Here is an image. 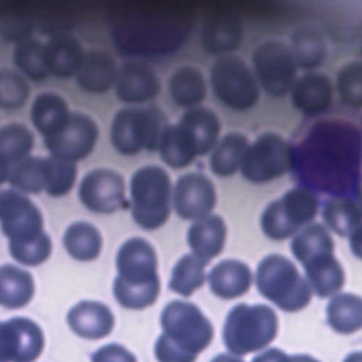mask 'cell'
I'll list each match as a JSON object with an SVG mask.
<instances>
[{
	"label": "cell",
	"mask_w": 362,
	"mask_h": 362,
	"mask_svg": "<svg viewBox=\"0 0 362 362\" xmlns=\"http://www.w3.org/2000/svg\"><path fill=\"white\" fill-rule=\"evenodd\" d=\"M215 96L233 110H246L259 99L257 81L247 64L235 55L218 58L211 68Z\"/></svg>",
	"instance_id": "8"
},
{
	"label": "cell",
	"mask_w": 362,
	"mask_h": 362,
	"mask_svg": "<svg viewBox=\"0 0 362 362\" xmlns=\"http://www.w3.org/2000/svg\"><path fill=\"white\" fill-rule=\"evenodd\" d=\"M1 31H3L4 37H8V38L20 41V40L28 37V34L31 31V25L28 23H24V21H16L11 25L6 24L1 28Z\"/></svg>",
	"instance_id": "46"
},
{
	"label": "cell",
	"mask_w": 362,
	"mask_h": 362,
	"mask_svg": "<svg viewBox=\"0 0 362 362\" xmlns=\"http://www.w3.org/2000/svg\"><path fill=\"white\" fill-rule=\"evenodd\" d=\"M165 126L167 119L157 106L124 107L112 120L110 141L119 153L126 156L143 148L154 151Z\"/></svg>",
	"instance_id": "6"
},
{
	"label": "cell",
	"mask_w": 362,
	"mask_h": 362,
	"mask_svg": "<svg viewBox=\"0 0 362 362\" xmlns=\"http://www.w3.org/2000/svg\"><path fill=\"white\" fill-rule=\"evenodd\" d=\"M199 38L208 52L225 55L239 48L243 38V25L235 16L215 14L204 21Z\"/></svg>",
	"instance_id": "19"
},
{
	"label": "cell",
	"mask_w": 362,
	"mask_h": 362,
	"mask_svg": "<svg viewBox=\"0 0 362 362\" xmlns=\"http://www.w3.org/2000/svg\"><path fill=\"white\" fill-rule=\"evenodd\" d=\"M180 123L192 136L198 156L206 154L218 141L221 124L218 116L208 107L191 106L180 119Z\"/></svg>",
	"instance_id": "28"
},
{
	"label": "cell",
	"mask_w": 362,
	"mask_h": 362,
	"mask_svg": "<svg viewBox=\"0 0 362 362\" xmlns=\"http://www.w3.org/2000/svg\"><path fill=\"white\" fill-rule=\"evenodd\" d=\"M322 218L328 226L341 236H349L361 228L359 199L351 197H334L324 204Z\"/></svg>",
	"instance_id": "33"
},
{
	"label": "cell",
	"mask_w": 362,
	"mask_h": 362,
	"mask_svg": "<svg viewBox=\"0 0 362 362\" xmlns=\"http://www.w3.org/2000/svg\"><path fill=\"white\" fill-rule=\"evenodd\" d=\"M301 187L359 199L361 132L345 120L317 123L294 148L291 168Z\"/></svg>",
	"instance_id": "1"
},
{
	"label": "cell",
	"mask_w": 362,
	"mask_h": 362,
	"mask_svg": "<svg viewBox=\"0 0 362 362\" xmlns=\"http://www.w3.org/2000/svg\"><path fill=\"white\" fill-rule=\"evenodd\" d=\"M163 335L154 354L163 362H189L204 351L214 338V328L202 311L192 303L174 300L161 313Z\"/></svg>",
	"instance_id": "2"
},
{
	"label": "cell",
	"mask_w": 362,
	"mask_h": 362,
	"mask_svg": "<svg viewBox=\"0 0 362 362\" xmlns=\"http://www.w3.org/2000/svg\"><path fill=\"white\" fill-rule=\"evenodd\" d=\"M33 144V133L20 123H11L0 129V160L10 165L25 157Z\"/></svg>",
	"instance_id": "40"
},
{
	"label": "cell",
	"mask_w": 362,
	"mask_h": 362,
	"mask_svg": "<svg viewBox=\"0 0 362 362\" xmlns=\"http://www.w3.org/2000/svg\"><path fill=\"white\" fill-rule=\"evenodd\" d=\"M168 92L175 105L191 107L206 96V83L202 72L195 66H181L168 79Z\"/></svg>",
	"instance_id": "29"
},
{
	"label": "cell",
	"mask_w": 362,
	"mask_h": 362,
	"mask_svg": "<svg viewBox=\"0 0 362 362\" xmlns=\"http://www.w3.org/2000/svg\"><path fill=\"white\" fill-rule=\"evenodd\" d=\"M78 85L89 93H105L116 81L117 65L115 58L103 49H92L83 55L76 71Z\"/></svg>",
	"instance_id": "21"
},
{
	"label": "cell",
	"mask_w": 362,
	"mask_h": 362,
	"mask_svg": "<svg viewBox=\"0 0 362 362\" xmlns=\"http://www.w3.org/2000/svg\"><path fill=\"white\" fill-rule=\"evenodd\" d=\"M277 334V315L264 304L235 305L223 324V344L236 356L260 351Z\"/></svg>",
	"instance_id": "3"
},
{
	"label": "cell",
	"mask_w": 362,
	"mask_h": 362,
	"mask_svg": "<svg viewBox=\"0 0 362 362\" xmlns=\"http://www.w3.org/2000/svg\"><path fill=\"white\" fill-rule=\"evenodd\" d=\"M338 93L341 102L354 109L361 107L362 102V66L359 61L346 64L338 72Z\"/></svg>",
	"instance_id": "42"
},
{
	"label": "cell",
	"mask_w": 362,
	"mask_h": 362,
	"mask_svg": "<svg viewBox=\"0 0 362 362\" xmlns=\"http://www.w3.org/2000/svg\"><path fill=\"white\" fill-rule=\"evenodd\" d=\"M119 280L126 284H156L160 283L157 276V255L153 246L143 238H130L119 249L116 256Z\"/></svg>",
	"instance_id": "15"
},
{
	"label": "cell",
	"mask_w": 362,
	"mask_h": 362,
	"mask_svg": "<svg viewBox=\"0 0 362 362\" xmlns=\"http://www.w3.org/2000/svg\"><path fill=\"white\" fill-rule=\"evenodd\" d=\"M216 205L212 181L199 173L184 174L174 189V208L182 219H198L208 215Z\"/></svg>",
	"instance_id": "16"
},
{
	"label": "cell",
	"mask_w": 362,
	"mask_h": 362,
	"mask_svg": "<svg viewBox=\"0 0 362 362\" xmlns=\"http://www.w3.org/2000/svg\"><path fill=\"white\" fill-rule=\"evenodd\" d=\"M256 286L263 297L284 311L303 310L311 300L308 281L281 255H269L257 264Z\"/></svg>",
	"instance_id": "4"
},
{
	"label": "cell",
	"mask_w": 362,
	"mask_h": 362,
	"mask_svg": "<svg viewBox=\"0 0 362 362\" xmlns=\"http://www.w3.org/2000/svg\"><path fill=\"white\" fill-rule=\"evenodd\" d=\"M160 88L161 85L154 69L146 62L129 61L117 69L115 89L123 102H148L160 93Z\"/></svg>",
	"instance_id": "17"
},
{
	"label": "cell",
	"mask_w": 362,
	"mask_h": 362,
	"mask_svg": "<svg viewBox=\"0 0 362 362\" xmlns=\"http://www.w3.org/2000/svg\"><path fill=\"white\" fill-rule=\"evenodd\" d=\"M327 321L339 334L358 331L362 324L361 298L352 293L335 296L327 305Z\"/></svg>",
	"instance_id": "31"
},
{
	"label": "cell",
	"mask_w": 362,
	"mask_h": 362,
	"mask_svg": "<svg viewBox=\"0 0 362 362\" xmlns=\"http://www.w3.org/2000/svg\"><path fill=\"white\" fill-rule=\"evenodd\" d=\"M320 208V201L313 189L298 187L284 197L270 202L262 214L260 226L263 233L273 240H283L300 226L311 222Z\"/></svg>",
	"instance_id": "7"
},
{
	"label": "cell",
	"mask_w": 362,
	"mask_h": 362,
	"mask_svg": "<svg viewBox=\"0 0 362 362\" xmlns=\"http://www.w3.org/2000/svg\"><path fill=\"white\" fill-rule=\"evenodd\" d=\"M28 95V83L21 75L10 69H0V106L7 109L20 107Z\"/></svg>",
	"instance_id": "44"
},
{
	"label": "cell",
	"mask_w": 362,
	"mask_h": 362,
	"mask_svg": "<svg viewBox=\"0 0 362 362\" xmlns=\"http://www.w3.org/2000/svg\"><path fill=\"white\" fill-rule=\"evenodd\" d=\"M291 54L297 66L313 69L327 57V42L321 30L314 24H301L291 34Z\"/></svg>",
	"instance_id": "27"
},
{
	"label": "cell",
	"mask_w": 362,
	"mask_h": 362,
	"mask_svg": "<svg viewBox=\"0 0 362 362\" xmlns=\"http://www.w3.org/2000/svg\"><path fill=\"white\" fill-rule=\"evenodd\" d=\"M208 281L215 296L229 300L240 297L250 288L252 272L243 262L228 259L212 267Z\"/></svg>",
	"instance_id": "25"
},
{
	"label": "cell",
	"mask_w": 362,
	"mask_h": 362,
	"mask_svg": "<svg viewBox=\"0 0 362 362\" xmlns=\"http://www.w3.org/2000/svg\"><path fill=\"white\" fill-rule=\"evenodd\" d=\"M51 239L45 232L34 239L24 242H10L11 256L23 264L37 266L45 262L51 255Z\"/></svg>",
	"instance_id": "43"
},
{
	"label": "cell",
	"mask_w": 362,
	"mask_h": 362,
	"mask_svg": "<svg viewBox=\"0 0 362 362\" xmlns=\"http://www.w3.org/2000/svg\"><path fill=\"white\" fill-rule=\"evenodd\" d=\"M79 199L93 212L112 214L126 202L124 180L113 170L96 168L81 181Z\"/></svg>",
	"instance_id": "13"
},
{
	"label": "cell",
	"mask_w": 362,
	"mask_h": 362,
	"mask_svg": "<svg viewBox=\"0 0 362 362\" xmlns=\"http://www.w3.org/2000/svg\"><path fill=\"white\" fill-rule=\"evenodd\" d=\"M334 242L328 229L321 223H311L297 233L291 240V253L304 263L311 256L320 252H332Z\"/></svg>",
	"instance_id": "39"
},
{
	"label": "cell",
	"mask_w": 362,
	"mask_h": 362,
	"mask_svg": "<svg viewBox=\"0 0 362 362\" xmlns=\"http://www.w3.org/2000/svg\"><path fill=\"white\" fill-rule=\"evenodd\" d=\"M76 178V167L74 161L59 157L47 158V192L52 197H61L71 191Z\"/></svg>",
	"instance_id": "41"
},
{
	"label": "cell",
	"mask_w": 362,
	"mask_h": 362,
	"mask_svg": "<svg viewBox=\"0 0 362 362\" xmlns=\"http://www.w3.org/2000/svg\"><path fill=\"white\" fill-rule=\"evenodd\" d=\"M92 361H136V356L132 355L127 349H124L123 346L120 345H116V344H110V345H106V346H102L99 348L92 356H90Z\"/></svg>",
	"instance_id": "45"
},
{
	"label": "cell",
	"mask_w": 362,
	"mask_h": 362,
	"mask_svg": "<svg viewBox=\"0 0 362 362\" xmlns=\"http://www.w3.org/2000/svg\"><path fill=\"white\" fill-rule=\"evenodd\" d=\"M291 168V146L277 133H263L247 146L240 163L242 175L256 184L272 181Z\"/></svg>",
	"instance_id": "9"
},
{
	"label": "cell",
	"mask_w": 362,
	"mask_h": 362,
	"mask_svg": "<svg viewBox=\"0 0 362 362\" xmlns=\"http://www.w3.org/2000/svg\"><path fill=\"white\" fill-rule=\"evenodd\" d=\"M132 215L143 229L153 230L165 223L170 215L171 181L158 165L139 168L130 181Z\"/></svg>",
	"instance_id": "5"
},
{
	"label": "cell",
	"mask_w": 362,
	"mask_h": 362,
	"mask_svg": "<svg viewBox=\"0 0 362 362\" xmlns=\"http://www.w3.org/2000/svg\"><path fill=\"white\" fill-rule=\"evenodd\" d=\"M157 150L165 164L173 168H182L189 165L198 156L195 141L189 132L178 122L164 127Z\"/></svg>",
	"instance_id": "26"
},
{
	"label": "cell",
	"mask_w": 362,
	"mask_h": 362,
	"mask_svg": "<svg viewBox=\"0 0 362 362\" xmlns=\"http://www.w3.org/2000/svg\"><path fill=\"white\" fill-rule=\"evenodd\" d=\"M0 223L10 242L30 240L44 232L40 209L27 197L11 189L0 191Z\"/></svg>",
	"instance_id": "12"
},
{
	"label": "cell",
	"mask_w": 362,
	"mask_h": 362,
	"mask_svg": "<svg viewBox=\"0 0 362 362\" xmlns=\"http://www.w3.org/2000/svg\"><path fill=\"white\" fill-rule=\"evenodd\" d=\"M10 168H11L10 164H7V163H4V161L0 160V184H3V182L8 178Z\"/></svg>",
	"instance_id": "47"
},
{
	"label": "cell",
	"mask_w": 362,
	"mask_h": 362,
	"mask_svg": "<svg viewBox=\"0 0 362 362\" xmlns=\"http://www.w3.org/2000/svg\"><path fill=\"white\" fill-rule=\"evenodd\" d=\"M96 140L98 126L83 113H69L59 130L44 137L52 156L74 163L85 158L93 150Z\"/></svg>",
	"instance_id": "11"
},
{
	"label": "cell",
	"mask_w": 362,
	"mask_h": 362,
	"mask_svg": "<svg viewBox=\"0 0 362 362\" xmlns=\"http://www.w3.org/2000/svg\"><path fill=\"white\" fill-rule=\"evenodd\" d=\"M208 262L199 259L194 253L184 255L173 269L171 279L168 281L170 290L181 294L191 296L205 281V266Z\"/></svg>",
	"instance_id": "38"
},
{
	"label": "cell",
	"mask_w": 362,
	"mask_h": 362,
	"mask_svg": "<svg viewBox=\"0 0 362 362\" xmlns=\"http://www.w3.org/2000/svg\"><path fill=\"white\" fill-rule=\"evenodd\" d=\"M8 181L20 191L38 194L47 182V158L23 157L10 168Z\"/></svg>",
	"instance_id": "37"
},
{
	"label": "cell",
	"mask_w": 362,
	"mask_h": 362,
	"mask_svg": "<svg viewBox=\"0 0 362 362\" xmlns=\"http://www.w3.org/2000/svg\"><path fill=\"white\" fill-rule=\"evenodd\" d=\"M69 116L66 102L55 93H41L33 103L31 119L38 132L49 136L59 130Z\"/></svg>",
	"instance_id": "32"
},
{
	"label": "cell",
	"mask_w": 362,
	"mask_h": 362,
	"mask_svg": "<svg viewBox=\"0 0 362 362\" xmlns=\"http://www.w3.org/2000/svg\"><path fill=\"white\" fill-rule=\"evenodd\" d=\"M34 294L31 274L13 264L0 267V305L7 308L24 307Z\"/></svg>",
	"instance_id": "30"
},
{
	"label": "cell",
	"mask_w": 362,
	"mask_h": 362,
	"mask_svg": "<svg viewBox=\"0 0 362 362\" xmlns=\"http://www.w3.org/2000/svg\"><path fill=\"white\" fill-rule=\"evenodd\" d=\"M293 105L305 115H320L332 102V85L328 76L320 72H308L294 81L291 86Z\"/></svg>",
	"instance_id": "20"
},
{
	"label": "cell",
	"mask_w": 362,
	"mask_h": 362,
	"mask_svg": "<svg viewBox=\"0 0 362 362\" xmlns=\"http://www.w3.org/2000/svg\"><path fill=\"white\" fill-rule=\"evenodd\" d=\"M17 68L33 81H42L49 75L45 45L31 37H25L18 41L13 55Z\"/></svg>",
	"instance_id": "36"
},
{
	"label": "cell",
	"mask_w": 362,
	"mask_h": 362,
	"mask_svg": "<svg viewBox=\"0 0 362 362\" xmlns=\"http://www.w3.org/2000/svg\"><path fill=\"white\" fill-rule=\"evenodd\" d=\"M249 143L242 133H228L215 147L209 165L214 174L221 177L232 175L240 167Z\"/></svg>",
	"instance_id": "35"
},
{
	"label": "cell",
	"mask_w": 362,
	"mask_h": 362,
	"mask_svg": "<svg viewBox=\"0 0 362 362\" xmlns=\"http://www.w3.org/2000/svg\"><path fill=\"white\" fill-rule=\"evenodd\" d=\"M226 240V225L219 215H205L198 218L188 229V245L194 255L209 262L218 256Z\"/></svg>",
	"instance_id": "24"
},
{
	"label": "cell",
	"mask_w": 362,
	"mask_h": 362,
	"mask_svg": "<svg viewBox=\"0 0 362 362\" xmlns=\"http://www.w3.org/2000/svg\"><path fill=\"white\" fill-rule=\"evenodd\" d=\"M252 61L260 85L269 95L283 96L291 89L297 76V64L287 44L267 40L257 45Z\"/></svg>",
	"instance_id": "10"
},
{
	"label": "cell",
	"mask_w": 362,
	"mask_h": 362,
	"mask_svg": "<svg viewBox=\"0 0 362 362\" xmlns=\"http://www.w3.org/2000/svg\"><path fill=\"white\" fill-rule=\"evenodd\" d=\"M72 331L86 339H100L109 335L115 325V317L107 305L99 301H81L66 315Z\"/></svg>",
	"instance_id": "18"
},
{
	"label": "cell",
	"mask_w": 362,
	"mask_h": 362,
	"mask_svg": "<svg viewBox=\"0 0 362 362\" xmlns=\"http://www.w3.org/2000/svg\"><path fill=\"white\" fill-rule=\"evenodd\" d=\"M85 51L81 41L69 33L54 34L45 45V57L49 74L58 78H69L79 69Z\"/></svg>",
	"instance_id": "22"
},
{
	"label": "cell",
	"mask_w": 362,
	"mask_h": 362,
	"mask_svg": "<svg viewBox=\"0 0 362 362\" xmlns=\"http://www.w3.org/2000/svg\"><path fill=\"white\" fill-rule=\"evenodd\" d=\"M307 281L318 297L337 294L344 286V270L332 252H320L301 263Z\"/></svg>",
	"instance_id": "23"
},
{
	"label": "cell",
	"mask_w": 362,
	"mask_h": 362,
	"mask_svg": "<svg viewBox=\"0 0 362 362\" xmlns=\"http://www.w3.org/2000/svg\"><path fill=\"white\" fill-rule=\"evenodd\" d=\"M42 348L44 334L34 321L17 317L0 322V361H34Z\"/></svg>",
	"instance_id": "14"
},
{
	"label": "cell",
	"mask_w": 362,
	"mask_h": 362,
	"mask_svg": "<svg viewBox=\"0 0 362 362\" xmlns=\"http://www.w3.org/2000/svg\"><path fill=\"white\" fill-rule=\"evenodd\" d=\"M64 246L74 259L89 262L99 256L102 236L93 225L88 222H75L65 230Z\"/></svg>",
	"instance_id": "34"
}]
</instances>
